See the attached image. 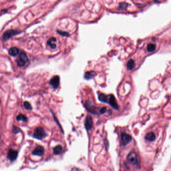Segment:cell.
Here are the masks:
<instances>
[{
    "instance_id": "cell-1",
    "label": "cell",
    "mask_w": 171,
    "mask_h": 171,
    "mask_svg": "<svg viewBox=\"0 0 171 171\" xmlns=\"http://www.w3.org/2000/svg\"><path fill=\"white\" fill-rule=\"evenodd\" d=\"M128 160L136 167H140V158L136 152H131L128 156Z\"/></svg>"
},
{
    "instance_id": "cell-2",
    "label": "cell",
    "mask_w": 171,
    "mask_h": 171,
    "mask_svg": "<svg viewBox=\"0 0 171 171\" xmlns=\"http://www.w3.org/2000/svg\"><path fill=\"white\" fill-rule=\"evenodd\" d=\"M29 59L27 54L24 52H21L20 53V55L16 60L18 66L19 67H23L25 66V64L28 62Z\"/></svg>"
},
{
    "instance_id": "cell-3",
    "label": "cell",
    "mask_w": 171,
    "mask_h": 171,
    "mask_svg": "<svg viewBox=\"0 0 171 171\" xmlns=\"http://www.w3.org/2000/svg\"><path fill=\"white\" fill-rule=\"evenodd\" d=\"M47 135L45 130L41 127H38L34 131L33 137L38 140H43L47 137Z\"/></svg>"
},
{
    "instance_id": "cell-4",
    "label": "cell",
    "mask_w": 171,
    "mask_h": 171,
    "mask_svg": "<svg viewBox=\"0 0 171 171\" xmlns=\"http://www.w3.org/2000/svg\"><path fill=\"white\" fill-rule=\"evenodd\" d=\"M21 33L20 31L17 30H9L5 32L2 36V39L4 41H6L10 39L11 37L19 34Z\"/></svg>"
},
{
    "instance_id": "cell-5",
    "label": "cell",
    "mask_w": 171,
    "mask_h": 171,
    "mask_svg": "<svg viewBox=\"0 0 171 171\" xmlns=\"http://www.w3.org/2000/svg\"><path fill=\"white\" fill-rule=\"evenodd\" d=\"M85 107L86 109L89 111L90 113L93 114H98V112L97 111L98 108L95 107V106L93 105L92 103L90 101H87L86 103Z\"/></svg>"
},
{
    "instance_id": "cell-6",
    "label": "cell",
    "mask_w": 171,
    "mask_h": 171,
    "mask_svg": "<svg viewBox=\"0 0 171 171\" xmlns=\"http://www.w3.org/2000/svg\"><path fill=\"white\" fill-rule=\"evenodd\" d=\"M132 139V137L127 133H123L121 134V141L123 146H126L129 143Z\"/></svg>"
},
{
    "instance_id": "cell-7",
    "label": "cell",
    "mask_w": 171,
    "mask_h": 171,
    "mask_svg": "<svg viewBox=\"0 0 171 171\" xmlns=\"http://www.w3.org/2000/svg\"><path fill=\"white\" fill-rule=\"evenodd\" d=\"M85 126L87 130H91L93 127V121L92 117L88 115L86 117L85 122Z\"/></svg>"
},
{
    "instance_id": "cell-8",
    "label": "cell",
    "mask_w": 171,
    "mask_h": 171,
    "mask_svg": "<svg viewBox=\"0 0 171 171\" xmlns=\"http://www.w3.org/2000/svg\"><path fill=\"white\" fill-rule=\"evenodd\" d=\"M45 150L44 147L42 146H37L32 152V154L36 156H42L44 154Z\"/></svg>"
},
{
    "instance_id": "cell-9",
    "label": "cell",
    "mask_w": 171,
    "mask_h": 171,
    "mask_svg": "<svg viewBox=\"0 0 171 171\" xmlns=\"http://www.w3.org/2000/svg\"><path fill=\"white\" fill-rule=\"evenodd\" d=\"M50 84L53 87V88L56 90L60 84V78L58 76H55L53 77L50 81Z\"/></svg>"
},
{
    "instance_id": "cell-10",
    "label": "cell",
    "mask_w": 171,
    "mask_h": 171,
    "mask_svg": "<svg viewBox=\"0 0 171 171\" xmlns=\"http://www.w3.org/2000/svg\"><path fill=\"white\" fill-rule=\"evenodd\" d=\"M108 104H109L112 107H113L115 110H118L119 109L118 105L117 103L115 97L113 95H111L109 96Z\"/></svg>"
},
{
    "instance_id": "cell-11",
    "label": "cell",
    "mask_w": 171,
    "mask_h": 171,
    "mask_svg": "<svg viewBox=\"0 0 171 171\" xmlns=\"http://www.w3.org/2000/svg\"><path fill=\"white\" fill-rule=\"evenodd\" d=\"M18 152L17 151L11 149L8 152V158L10 160L13 161H15L17 159L18 157Z\"/></svg>"
},
{
    "instance_id": "cell-12",
    "label": "cell",
    "mask_w": 171,
    "mask_h": 171,
    "mask_svg": "<svg viewBox=\"0 0 171 171\" xmlns=\"http://www.w3.org/2000/svg\"><path fill=\"white\" fill-rule=\"evenodd\" d=\"M57 39L54 37L51 38L47 42V45L52 49H55L56 48L57 46L56 44V42Z\"/></svg>"
},
{
    "instance_id": "cell-13",
    "label": "cell",
    "mask_w": 171,
    "mask_h": 171,
    "mask_svg": "<svg viewBox=\"0 0 171 171\" xmlns=\"http://www.w3.org/2000/svg\"><path fill=\"white\" fill-rule=\"evenodd\" d=\"M96 75V73L94 71H89L85 73L84 75V78L86 80H90L94 77H95Z\"/></svg>"
},
{
    "instance_id": "cell-14",
    "label": "cell",
    "mask_w": 171,
    "mask_h": 171,
    "mask_svg": "<svg viewBox=\"0 0 171 171\" xmlns=\"http://www.w3.org/2000/svg\"><path fill=\"white\" fill-rule=\"evenodd\" d=\"M145 139L146 140L150 141V142H153L156 139V136L155 135V134L153 132H151L148 133L146 137H145Z\"/></svg>"
},
{
    "instance_id": "cell-15",
    "label": "cell",
    "mask_w": 171,
    "mask_h": 171,
    "mask_svg": "<svg viewBox=\"0 0 171 171\" xmlns=\"http://www.w3.org/2000/svg\"><path fill=\"white\" fill-rule=\"evenodd\" d=\"M109 97V96H107L104 94H101L99 96V100L102 102L108 103Z\"/></svg>"
},
{
    "instance_id": "cell-16",
    "label": "cell",
    "mask_w": 171,
    "mask_h": 171,
    "mask_svg": "<svg viewBox=\"0 0 171 171\" xmlns=\"http://www.w3.org/2000/svg\"><path fill=\"white\" fill-rule=\"evenodd\" d=\"M19 50L16 47L11 48L9 50V55L13 57L17 56L19 54Z\"/></svg>"
},
{
    "instance_id": "cell-17",
    "label": "cell",
    "mask_w": 171,
    "mask_h": 171,
    "mask_svg": "<svg viewBox=\"0 0 171 171\" xmlns=\"http://www.w3.org/2000/svg\"><path fill=\"white\" fill-rule=\"evenodd\" d=\"M135 67V62L133 59L130 60L127 63V69L128 70H132Z\"/></svg>"
},
{
    "instance_id": "cell-18",
    "label": "cell",
    "mask_w": 171,
    "mask_h": 171,
    "mask_svg": "<svg viewBox=\"0 0 171 171\" xmlns=\"http://www.w3.org/2000/svg\"><path fill=\"white\" fill-rule=\"evenodd\" d=\"M63 150V147L61 145H58L53 149V152L55 155H59L62 153Z\"/></svg>"
},
{
    "instance_id": "cell-19",
    "label": "cell",
    "mask_w": 171,
    "mask_h": 171,
    "mask_svg": "<svg viewBox=\"0 0 171 171\" xmlns=\"http://www.w3.org/2000/svg\"><path fill=\"white\" fill-rule=\"evenodd\" d=\"M16 119H17V120L18 121H22L24 122H27L28 121L27 117L25 115H23L22 114H20L18 116H17Z\"/></svg>"
},
{
    "instance_id": "cell-20",
    "label": "cell",
    "mask_w": 171,
    "mask_h": 171,
    "mask_svg": "<svg viewBox=\"0 0 171 171\" xmlns=\"http://www.w3.org/2000/svg\"><path fill=\"white\" fill-rule=\"evenodd\" d=\"M147 51L149 52H153L156 50V46L153 44H149L147 46Z\"/></svg>"
},
{
    "instance_id": "cell-21",
    "label": "cell",
    "mask_w": 171,
    "mask_h": 171,
    "mask_svg": "<svg viewBox=\"0 0 171 171\" xmlns=\"http://www.w3.org/2000/svg\"><path fill=\"white\" fill-rule=\"evenodd\" d=\"M24 107L28 110H32L33 108H32V107L31 105V104L28 102V101H25L24 102Z\"/></svg>"
},
{
    "instance_id": "cell-22",
    "label": "cell",
    "mask_w": 171,
    "mask_h": 171,
    "mask_svg": "<svg viewBox=\"0 0 171 171\" xmlns=\"http://www.w3.org/2000/svg\"><path fill=\"white\" fill-rule=\"evenodd\" d=\"M12 131H13V133L15 134H17V133L20 132L21 131V130L20 128L17 126H13V129H12Z\"/></svg>"
},
{
    "instance_id": "cell-23",
    "label": "cell",
    "mask_w": 171,
    "mask_h": 171,
    "mask_svg": "<svg viewBox=\"0 0 171 171\" xmlns=\"http://www.w3.org/2000/svg\"><path fill=\"white\" fill-rule=\"evenodd\" d=\"M128 6V4L126 3H121L119 5V8L121 10H125L127 8Z\"/></svg>"
},
{
    "instance_id": "cell-24",
    "label": "cell",
    "mask_w": 171,
    "mask_h": 171,
    "mask_svg": "<svg viewBox=\"0 0 171 171\" xmlns=\"http://www.w3.org/2000/svg\"><path fill=\"white\" fill-rule=\"evenodd\" d=\"M58 32L61 35L63 36H66V37H68L69 36V33H67V32H62V31H58Z\"/></svg>"
},
{
    "instance_id": "cell-25",
    "label": "cell",
    "mask_w": 171,
    "mask_h": 171,
    "mask_svg": "<svg viewBox=\"0 0 171 171\" xmlns=\"http://www.w3.org/2000/svg\"><path fill=\"white\" fill-rule=\"evenodd\" d=\"M107 111V108L106 107H103L100 110V114H104Z\"/></svg>"
},
{
    "instance_id": "cell-26",
    "label": "cell",
    "mask_w": 171,
    "mask_h": 171,
    "mask_svg": "<svg viewBox=\"0 0 171 171\" xmlns=\"http://www.w3.org/2000/svg\"><path fill=\"white\" fill-rule=\"evenodd\" d=\"M71 171H81L80 170V169L76 167H74L72 168V169L71 170Z\"/></svg>"
},
{
    "instance_id": "cell-27",
    "label": "cell",
    "mask_w": 171,
    "mask_h": 171,
    "mask_svg": "<svg viewBox=\"0 0 171 171\" xmlns=\"http://www.w3.org/2000/svg\"><path fill=\"white\" fill-rule=\"evenodd\" d=\"M154 1H158V0H154Z\"/></svg>"
}]
</instances>
